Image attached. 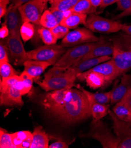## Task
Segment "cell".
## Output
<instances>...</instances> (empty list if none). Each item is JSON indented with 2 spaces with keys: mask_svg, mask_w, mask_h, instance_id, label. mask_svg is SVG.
I'll use <instances>...</instances> for the list:
<instances>
[{
  "mask_svg": "<svg viewBox=\"0 0 131 148\" xmlns=\"http://www.w3.org/2000/svg\"><path fill=\"white\" fill-rule=\"evenodd\" d=\"M92 115L91 103L79 89L69 88L59 112L55 117L67 124L82 121Z\"/></svg>",
  "mask_w": 131,
  "mask_h": 148,
  "instance_id": "obj_1",
  "label": "cell"
},
{
  "mask_svg": "<svg viewBox=\"0 0 131 148\" xmlns=\"http://www.w3.org/2000/svg\"><path fill=\"white\" fill-rule=\"evenodd\" d=\"M116 10L119 11H125L131 8V0H117Z\"/></svg>",
  "mask_w": 131,
  "mask_h": 148,
  "instance_id": "obj_37",
  "label": "cell"
},
{
  "mask_svg": "<svg viewBox=\"0 0 131 148\" xmlns=\"http://www.w3.org/2000/svg\"><path fill=\"white\" fill-rule=\"evenodd\" d=\"M131 88V75L124 74L122 76L121 82H116L111 90V105H115L119 101Z\"/></svg>",
  "mask_w": 131,
  "mask_h": 148,
  "instance_id": "obj_15",
  "label": "cell"
},
{
  "mask_svg": "<svg viewBox=\"0 0 131 148\" xmlns=\"http://www.w3.org/2000/svg\"><path fill=\"white\" fill-rule=\"evenodd\" d=\"M4 18V23L8 27L10 35L21 36L20 29L24 22L18 7L11 4L8 7Z\"/></svg>",
  "mask_w": 131,
  "mask_h": 148,
  "instance_id": "obj_12",
  "label": "cell"
},
{
  "mask_svg": "<svg viewBox=\"0 0 131 148\" xmlns=\"http://www.w3.org/2000/svg\"><path fill=\"white\" fill-rule=\"evenodd\" d=\"M20 76V79L16 83L15 87L23 96L28 94L30 92L34 79L25 71L21 73Z\"/></svg>",
  "mask_w": 131,
  "mask_h": 148,
  "instance_id": "obj_25",
  "label": "cell"
},
{
  "mask_svg": "<svg viewBox=\"0 0 131 148\" xmlns=\"http://www.w3.org/2000/svg\"><path fill=\"white\" fill-rule=\"evenodd\" d=\"M20 79V76L18 75L10 77L7 78L1 79L0 83V92L6 90L9 88L15 86L16 83Z\"/></svg>",
  "mask_w": 131,
  "mask_h": 148,
  "instance_id": "obj_34",
  "label": "cell"
},
{
  "mask_svg": "<svg viewBox=\"0 0 131 148\" xmlns=\"http://www.w3.org/2000/svg\"><path fill=\"white\" fill-rule=\"evenodd\" d=\"M11 0H0V18H2L4 17L7 11V6Z\"/></svg>",
  "mask_w": 131,
  "mask_h": 148,
  "instance_id": "obj_39",
  "label": "cell"
},
{
  "mask_svg": "<svg viewBox=\"0 0 131 148\" xmlns=\"http://www.w3.org/2000/svg\"><path fill=\"white\" fill-rule=\"evenodd\" d=\"M68 90V89H61L40 95L36 101L55 117L63 104Z\"/></svg>",
  "mask_w": 131,
  "mask_h": 148,
  "instance_id": "obj_7",
  "label": "cell"
},
{
  "mask_svg": "<svg viewBox=\"0 0 131 148\" xmlns=\"http://www.w3.org/2000/svg\"><path fill=\"white\" fill-rule=\"evenodd\" d=\"M131 16V8L129 10H127V11H123L122 12L119 14L118 16H116L115 17V20H118V19H119L121 18H122V17H126V16Z\"/></svg>",
  "mask_w": 131,
  "mask_h": 148,
  "instance_id": "obj_45",
  "label": "cell"
},
{
  "mask_svg": "<svg viewBox=\"0 0 131 148\" xmlns=\"http://www.w3.org/2000/svg\"><path fill=\"white\" fill-rule=\"evenodd\" d=\"M96 8L94 7L90 0H80V1L71 10V12H77L86 14H91L96 12Z\"/></svg>",
  "mask_w": 131,
  "mask_h": 148,
  "instance_id": "obj_26",
  "label": "cell"
},
{
  "mask_svg": "<svg viewBox=\"0 0 131 148\" xmlns=\"http://www.w3.org/2000/svg\"><path fill=\"white\" fill-rule=\"evenodd\" d=\"M49 0H31L18 8L23 22L40 25L42 15L47 7Z\"/></svg>",
  "mask_w": 131,
  "mask_h": 148,
  "instance_id": "obj_8",
  "label": "cell"
},
{
  "mask_svg": "<svg viewBox=\"0 0 131 148\" xmlns=\"http://www.w3.org/2000/svg\"><path fill=\"white\" fill-rule=\"evenodd\" d=\"M81 136L93 138L98 141L104 148H118V146L117 138L108 125L101 120L93 119L90 132Z\"/></svg>",
  "mask_w": 131,
  "mask_h": 148,
  "instance_id": "obj_3",
  "label": "cell"
},
{
  "mask_svg": "<svg viewBox=\"0 0 131 148\" xmlns=\"http://www.w3.org/2000/svg\"><path fill=\"white\" fill-rule=\"evenodd\" d=\"M117 0H103L101 5L100 6V8H105L112 4H113L116 3Z\"/></svg>",
  "mask_w": 131,
  "mask_h": 148,
  "instance_id": "obj_44",
  "label": "cell"
},
{
  "mask_svg": "<svg viewBox=\"0 0 131 148\" xmlns=\"http://www.w3.org/2000/svg\"><path fill=\"white\" fill-rule=\"evenodd\" d=\"M111 58L112 57L110 56H104L80 60L75 64L73 66H72L71 68L73 69L74 72L76 73V75H77L78 73L88 71L96 65L111 60Z\"/></svg>",
  "mask_w": 131,
  "mask_h": 148,
  "instance_id": "obj_18",
  "label": "cell"
},
{
  "mask_svg": "<svg viewBox=\"0 0 131 148\" xmlns=\"http://www.w3.org/2000/svg\"><path fill=\"white\" fill-rule=\"evenodd\" d=\"M61 1V0H53V1H52L50 3V4H52V3H56V2H58V1Z\"/></svg>",
  "mask_w": 131,
  "mask_h": 148,
  "instance_id": "obj_49",
  "label": "cell"
},
{
  "mask_svg": "<svg viewBox=\"0 0 131 148\" xmlns=\"http://www.w3.org/2000/svg\"><path fill=\"white\" fill-rule=\"evenodd\" d=\"M112 111L121 120L131 122V109L124 98L116 103Z\"/></svg>",
  "mask_w": 131,
  "mask_h": 148,
  "instance_id": "obj_24",
  "label": "cell"
},
{
  "mask_svg": "<svg viewBox=\"0 0 131 148\" xmlns=\"http://www.w3.org/2000/svg\"><path fill=\"white\" fill-rule=\"evenodd\" d=\"M50 29L57 40L64 38L69 32V29L68 28L60 24Z\"/></svg>",
  "mask_w": 131,
  "mask_h": 148,
  "instance_id": "obj_35",
  "label": "cell"
},
{
  "mask_svg": "<svg viewBox=\"0 0 131 148\" xmlns=\"http://www.w3.org/2000/svg\"><path fill=\"white\" fill-rule=\"evenodd\" d=\"M90 1L94 7L97 8L98 7H100L103 0H90Z\"/></svg>",
  "mask_w": 131,
  "mask_h": 148,
  "instance_id": "obj_48",
  "label": "cell"
},
{
  "mask_svg": "<svg viewBox=\"0 0 131 148\" xmlns=\"http://www.w3.org/2000/svg\"><path fill=\"white\" fill-rule=\"evenodd\" d=\"M18 72L17 71L9 62L0 63V75L1 79L7 78L18 75Z\"/></svg>",
  "mask_w": 131,
  "mask_h": 148,
  "instance_id": "obj_32",
  "label": "cell"
},
{
  "mask_svg": "<svg viewBox=\"0 0 131 148\" xmlns=\"http://www.w3.org/2000/svg\"><path fill=\"white\" fill-rule=\"evenodd\" d=\"M52 1H53V0H50V1H49V2H50V3H51V2Z\"/></svg>",
  "mask_w": 131,
  "mask_h": 148,
  "instance_id": "obj_50",
  "label": "cell"
},
{
  "mask_svg": "<svg viewBox=\"0 0 131 148\" xmlns=\"http://www.w3.org/2000/svg\"><path fill=\"white\" fill-rule=\"evenodd\" d=\"M108 114L113 123V133L118 139V148H131V122L121 120L111 110Z\"/></svg>",
  "mask_w": 131,
  "mask_h": 148,
  "instance_id": "obj_9",
  "label": "cell"
},
{
  "mask_svg": "<svg viewBox=\"0 0 131 148\" xmlns=\"http://www.w3.org/2000/svg\"><path fill=\"white\" fill-rule=\"evenodd\" d=\"M120 51H121V53L122 56H123V57L124 58H125L126 60H127L128 61L131 62V50H124L121 47Z\"/></svg>",
  "mask_w": 131,
  "mask_h": 148,
  "instance_id": "obj_42",
  "label": "cell"
},
{
  "mask_svg": "<svg viewBox=\"0 0 131 148\" xmlns=\"http://www.w3.org/2000/svg\"><path fill=\"white\" fill-rule=\"evenodd\" d=\"M77 88L82 90L88 97L91 105L93 103H99V104L107 105L111 100V90L107 92L101 93H92L86 90L85 88L78 84L76 86Z\"/></svg>",
  "mask_w": 131,
  "mask_h": 148,
  "instance_id": "obj_23",
  "label": "cell"
},
{
  "mask_svg": "<svg viewBox=\"0 0 131 148\" xmlns=\"http://www.w3.org/2000/svg\"><path fill=\"white\" fill-rule=\"evenodd\" d=\"M109 111V106L107 105L93 103L91 105V112L94 120H101L106 116Z\"/></svg>",
  "mask_w": 131,
  "mask_h": 148,
  "instance_id": "obj_27",
  "label": "cell"
},
{
  "mask_svg": "<svg viewBox=\"0 0 131 148\" xmlns=\"http://www.w3.org/2000/svg\"><path fill=\"white\" fill-rule=\"evenodd\" d=\"M121 47L118 44L114 43V50L112 54V60L118 70L119 76H122L131 69V62L123 57L120 51Z\"/></svg>",
  "mask_w": 131,
  "mask_h": 148,
  "instance_id": "obj_20",
  "label": "cell"
},
{
  "mask_svg": "<svg viewBox=\"0 0 131 148\" xmlns=\"http://www.w3.org/2000/svg\"><path fill=\"white\" fill-rule=\"evenodd\" d=\"M23 66H24V71L26 72L36 82L38 80V79L43 71L51 64L45 62L28 59L24 63Z\"/></svg>",
  "mask_w": 131,
  "mask_h": 148,
  "instance_id": "obj_17",
  "label": "cell"
},
{
  "mask_svg": "<svg viewBox=\"0 0 131 148\" xmlns=\"http://www.w3.org/2000/svg\"><path fill=\"white\" fill-rule=\"evenodd\" d=\"M98 40L99 38L88 28H79L69 32L62 39L61 45L65 48L72 47L86 43L95 42Z\"/></svg>",
  "mask_w": 131,
  "mask_h": 148,
  "instance_id": "obj_10",
  "label": "cell"
},
{
  "mask_svg": "<svg viewBox=\"0 0 131 148\" xmlns=\"http://www.w3.org/2000/svg\"><path fill=\"white\" fill-rule=\"evenodd\" d=\"M84 25L93 32L104 34L117 33L121 30L122 27L118 21L105 18L95 14H90Z\"/></svg>",
  "mask_w": 131,
  "mask_h": 148,
  "instance_id": "obj_6",
  "label": "cell"
},
{
  "mask_svg": "<svg viewBox=\"0 0 131 148\" xmlns=\"http://www.w3.org/2000/svg\"><path fill=\"white\" fill-rule=\"evenodd\" d=\"M121 30H122L125 33L131 36V24L130 25L122 24Z\"/></svg>",
  "mask_w": 131,
  "mask_h": 148,
  "instance_id": "obj_47",
  "label": "cell"
},
{
  "mask_svg": "<svg viewBox=\"0 0 131 148\" xmlns=\"http://www.w3.org/2000/svg\"><path fill=\"white\" fill-rule=\"evenodd\" d=\"M87 14L67 12L65 16L61 22L60 24L67 27L69 29L74 28L80 24H85L87 20Z\"/></svg>",
  "mask_w": 131,
  "mask_h": 148,
  "instance_id": "obj_21",
  "label": "cell"
},
{
  "mask_svg": "<svg viewBox=\"0 0 131 148\" xmlns=\"http://www.w3.org/2000/svg\"><path fill=\"white\" fill-rule=\"evenodd\" d=\"M77 79L79 81H85L86 84L92 89H97L99 88H104L107 87V79L102 74L89 70L77 75Z\"/></svg>",
  "mask_w": 131,
  "mask_h": 148,
  "instance_id": "obj_14",
  "label": "cell"
},
{
  "mask_svg": "<svg viewBox=\"0 0 131 148\" xmlns=\"http://www.w3.org/2000/svg\"><path fill=\"white\" fill-rule=\"evenodd\" d=\"M80 0H61L51 4V9H56L63 12H68L73 8Z\"/></svg>",
  "mask_w": 131,
  "mask_h": 148,
  "instance_id": "obj_30",
  "label": "cell"
},
{
  "mask_svg": "<svg viewBox=\"0 0 131 148\" xmlns=\"http://www.w3.org/2000/svg\"><path fill=\"white\" fill-rule=\"evenodd\" d=\"M76 79V73L71 67L62 70L52 67L44 75V79L35 82L45 91L51 92L72 88Z\"/></svg>",
  "mask_w": 131,
  "mask_h": 148,
  "instance_id": "obj_2",
  "label": "cell"
},
{
  "mask_svg": "<svg viewBox=\"0 0 131 148\" xmlns=\"http://www.w3.org/2000/svg\"><path fill=\"white\" fill-rule=\"evenodd\" d=\"M49 1H50V0H49Z\"/></svg>",
  "mask_w": 131,
  "mask_h": 148,
  "instance_id": "obj_52",
  "label": "cell"
},
{
  "mask_svg": "<svg viewBox=\"0 0 131 148\" xmlns=\"http://www.w3.org/2000/svg\"><path fill=\"white\" fill-rule=\"evenodd\" d=\"M34 34V27L33 23L24 22L20 29V35L24 42L31 40Z\"/></svg>",
  "mask_w": 131,
  "mask_h": 148,
  "instance_id": "obj_31",
  "label": "cell"
},
{
  "mask_svg": "<svg viewBox=\"0 0 131 148\" xmlns=\"http://www.w3.org/2000/svg\"><path fill=\"white\" fill-rule=\"evenodd\" d=\"M50 10L52 12V13L53 14V15L54 16V17H55V18L56 19L58 23L60 24L61 22L62 21V20H63V18H64V17L65 16V15L67 14V12H63L60 10H58L56 9H51L50 8Z\"/></svg>",
  "mask_w": 131,
  "mask_h": 148,
  "instance_id": "obj_38",
  "label": "cell"
},
{
  "mask_svg": "<svg viewBox=\"0 0 131 148\" xmlns=\"http://www.w3.org/2000/svg\"><path fill=\"white\" fill-rule=\"evenodd\" d=\"M58 24H60L58 23L52 12L50 10H45L41 16L40 25L48 29H51Z\"/></svg>",
  "mask_w": 131,
  "mask_h": 148,
  "instance_id": "obj_28",
  "label": "cell"
},
{
  "mask_svg": "<svg viewBox=\"0 0 131 148\" xmlns=\"http://www.w3.org/2000/svg\"><path fill=\"white\" fill-rule=\"evenodd\" d=\"M30 1H31V0H11L12 4L18 8Z\"/></svg>",
  "mask_w": 131,
  "mask_h": 148,
  "instance_id": "obj_43",
  "label": "cell"
},
{
  "mask_svg": "<svg viewBox=\"0 0 131 148\" xmlns=\"http://www.w3.org/2000/svg\"><path fill=\"white\" fill-rule=\"evenodd\" d=\"M21 39V36L10 35L6 42L15 65H23L24 63L28 60L27 52L24 49Z\"/></svg>",
  "mask_w": 131,
  "mask_h": 148,
  "instance_id": "obj_11",
  "label": "cell"
},
{
  "mask_svg": "<svg viewBox=\"0 0 131 148\" xmlns=\"http://www.w3.org/2000/svg\"><path fill=\"white\" fill-rule=\"evenodd\" d=\"M114 44H112L102 37H100L98 41L95 42L92 49L82 58L81 60L92 58L112 56Z\"/></svg>",
  "mask_w": 131,
  "mask_h": 148,
  "instance_id": "obj_13",
  "label": "cell"
},
{
  "mask_svg": "<svg viewBox=\"0 0 131 148\" xmlns=\"http://www.w3.org/2000/svg\"><path fill=\"white\" fill-rule=\"evenodd\" d=\"M8 50L7 44H5L1 40L0 43V63L9 62Z\"/></svg>",
  "mask_w": 131,
  "mask_h": 148,
  "instance_id": "obj_36",
  "label": "cell"
},
{
  "mask_svg": "<svg viewBox=\"0 0 131 148\" xmlns=\"http://www.w3.org/2000/svg\"><path fill=\"white\" fill-rule=\"evenodd\" d=\"M38 33L43 42L46 45H54L56 44L57 39L54 36L50 29L43 27L39 28Z\"/></svg>",
  "mask_w": 131,
  "mask_h": 148,
  "instance_id": "obj_29",
  "label": "cell"
},
{
  "mask_svg": "<svg viewBox=\"0 0 131 148\" xmlns=\"http://www.w3.org/2000/svg\"><path fill=\"white\" fill-rule=\"evenodd\" d=\"M10 35V32L8 27L4 23L3 24L2 27L0 28V38L1 40L4 39Z\"/></svg>",
  "mask_w": 131,
  "mask_h": 148,
  "instance_id": "obj_40",
  "label": "cell"
},
{
  "mask_svg": "<svg viewBox=\"0 0 131 148\" xmlns=\"http://www.w3.org/2000/svg\"><path fill=\"white\" fill-rule=\"evenodd\" d=\"M33 134V142L31 148L49 147V137L48 134L42 129L41 126H37Z\"/></svg>",
  "mask_w": 131,
  "mask_h": 148,
  "instance_id": "obj_22",
  "label": "cell"
},
{
  "mask_svg": "<svg viewBox=\"0 0 131 148\" xmlns=\"http://www.w3.org/2000/svg\"><path fill=\"white\" fill-rule=\"evenodd\" d=\"M68 145L66 142L63 141H56L50 145H49V148H68Z\"/></svg>",
  "mask_w": 131,
  "mask_h": 148,
  "instance_id": "obj_41",
  "label": "cell"
},
{
  "mask_svg": "<svg viewBox=\"0 0 131 148\" xmlns=\"http://www.w3.org/2000/svg\"><path fill=\"white\" fill-rule=\"evenodd\" d=\"M0 147L15 148L12 142L11 134H8L3 128L0 129Z\"/></svg>",
  "mask_w": 131,
  "mask_h": 148,
  "instance_id": "obj_33",
  "label": "cell"
},
{
  "mask_svg": "<svg viewBox=\"0 0 131 148\" xmlns=\"http://www.w3.org/2000/svg\"><path fill=\"white\" fill-rule=\"evenodd\" d=\"M95 42L86 43L72 47L64 53L53 67L62 70H66L82 60L94 47Z\"/></svg>",
  "mask_w": 131,
  "mask_h": 148,
  "instance_id": "obj_4",
  "label": "cell"
},
{
  "mask_svg": "<svg viewBox=\"0 0 131 148\" xmlns=\"http://www.w3.org/2000/svg\"><path fill=\"white\" fill-rule=\"evenodd\" d=\"M11 134L12 142L15 148H31L33 134L30 131H19Z\"/></svg>",
  "mask_w": 131,
  "mask_h": 148,
  "instance_id": "obj_19",
  "label": "cell"
},
{
  "mask_svg": "<svg viewBox=\"0 0 131 148\" xmlns=\"http://www.w3.org/2000/svg\"><path fill=\"white\" fill-rule=\"evenodd\" d=\"M22 96L15 86L11 87L6 90L1 92L0 104L1 106H22L24 105Z\"/></svg>",
  "mask_w": 131,
  "mask_h": 148,
  "instance_id": "obj_16",
  "label": "cell"
},
{
  "mask_svg": "<svg viewBox=\"0 0 131 148\" xmlns=\"http://www.w3.org/2000/svg\"><path fill=\"white\" fill-rule=\"evenodd\" d=\"M123 98L124 99V100L126 101L128 106L131 109V88L126 93V95L124 96Z\"/></svg>",
  "mask_w": 131,
  "mask_h": 148,
  "instance_id": "obj_46",
  "label": "cell"
},
{
  "mask_svg": "<svg viewBox=\"0 0 131 148\" xmlns=\"http://www.w3.org/2000/svg\"><path fill=\"white\" fill-rule=\"evenodd\" d=\"M66 51L65 47L61 45H44L34 50L28 51L26 57L28 59L48 62L54 65Z\"/></svg>",
  "mask_w": 131,
  "mask_h": 148,
  "instance_id": "obj_5",
  "label": "cell"
},
{
  "mask_svg": "<svg viewBox=\"0 0 131 148\" xmlns=\"http://www.w3.org/2000/svg\"><path fill=\"white\" fill-rule=\"evenodd\" d=\"M129 50H131V46H130V49Z\"/></svg>",
  "mask_w": 131,
  "mask_h": 148,
  "instance_id": "obj_51",
  "label": "cell"
}]
</instances>
